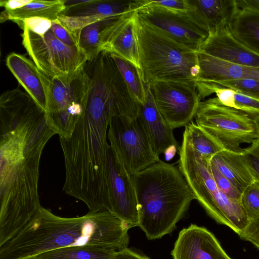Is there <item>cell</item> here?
I'll return each mask as SVG.
<instances>
[{"mask_svg":"<svg viewBox=\"0 0 259 259\" xmlns=\"http://www.w3.org/2000/svg\"><path fill=\"white\" fill-rule=\"evenodd\" d=\"M110 54L132 95L140 105L143 104L146 99V90L139 70L130 62Z\"/></svg>","mask_w":259,"mask_h":259,"instance_id":"obj_27","label":"cell"},{"mask_svg":"<svg viewBox=\"0 0 259 259\" xmlns=\"http://www.w3.org/2000/svg\"><path fill=\"white\" fill-rule=\"evenodd\" d=\"M58 20L74 37L83 27L103 18L125 14L138 8L137 0H65Z\"/></svg>","mask_w":259,"mask_h":259,"instance_id":"obj_13","label":"cell"},{"mask_svg":"<svg viewBox=\"0 0 259 259\" xmlns=\"http://www.w3.org/2000/svg\"><path fill=\"white\" fill-rule=\"evenodd\" d=\"M245 162L254 181L259 183V139L243 149Z\"/></svg>","mask_w":259,"mask_h":259,"instance_id":"obj_32","label":"cell"},{"mask_svg":"<svg viewBox=\"0 0 259 259\" xmlns=\"http://www.w3.org/2000/svg\"><path fill=\"white\" fill-rule=\"evenodd\" d=\"M22 43L37 67L47 75L63 79L72 77L87 61L78 47H70L59 40L50 29L39 35L25 26Z\"/></svg>","mask_w":259,"mask_h":259,"instance_id":"obj_8","label":"cell"},{"mask_svg":"<svg viewBox=\"0 0 259 259\" xmlns=\"http://www.w3.org/2000/svg\"><path fill=\"white\" fill-rule=\"evenodd\" d=\"M108 211L130 229L139 225L138 204L131 175L110 146L108 175Z\"/></svg>","mask_w":259,"mask_h":259,"instance_id":"obj_12","label":"cell"},{"mask_svg":"<svg viewBox=\"0 0 259 259\" xmlns=\"http://www.w3.org/2000/svg\"><path fill=\"white\" fill-rule=\"evenodd\" d=\"M146 99L140 105L139 117L148 134L156 154L165 153L171 148L179 149L173 129L166 123L159 111L149 85L145 84Z\"/></svg>","mask_w":259,"mask_h":259,"instance_id":"obj_16","label":"cell"},{"mask_svg":"<svg viewBox=\"0 0 259 259\" xmlns=\"http://www.w3.org/2000/svg\"><path fill=\"white\" fill-rule=\"evenodd\" d=\"M131 177L138 201V227L149 240L171 233L195 199L179 167L160 159Z\"/></svg>","mask_w":259,"mask_h":259,"instance_id":"obj_3","label":"cell"},{"mask_svg":"<svg viewBox=\"0 0 259 259\" xmlns=\"http://www.w3.org/2000/svg\"><path fill=\"white\" fill-rule=\"evenodd\" d=\"M213 165L241 193L254 182L245 162L243 152L223 150L210 160Z\"/></svg>","mask_w":259,"mask_h":259,"instance_id":"obj_21","label":"cell"},{"mask_svg":"<svg viewBox=\"0 0 259 259\" xmlns=\"http://www.w3.org/2000/svg\"><path fill=\"white\" fill-rule=\"evenodd\" d=\"M123 15L101 19L83 27L75 35L77 47L87 61L93 60L103 51L114 25Z\"/></svg>","mask_w":259,"mask_h":259,"instance_id":"obj_20","label":"cell"},{"mask_svg":"<svg viewBox=\"0 0 259 259\" xmlns=\"http://www.w3.org/2000/svg\"><path fill=\"white\" fill-rule=\"evenodd\" d=\"M198 51L232 64L259 68V55L237 40L228 27L210 33Z\"/></svg>","mask_w":259,"mask_h":259,"instance_id":"obj_15","label":"cell"},{"mask_svg":"<svg viewBox=\"0 0 259 259\" xmlns=\"http://www.w3.org/2000/svg\"><path fill=\"white\" fill-rule=\"evenodd\" d=\"M138 3L139 8L146 5H152L178 11H194L196 9L194 0H138Z\"/></svg>","mask_w":259,"mask_h":259,"instance_id":"obj_31","label":"cell"},{"mask_svg":"<svg viewBox=\"0 0 259 259\" xmlns=\"http://www.w3.org/2000/svg\"><path fill=\"white\" fill-rule=\"evenodd\" d=\"M17 24L21 28L23 26H25L34 33L39 35H44L50 29L52 21L44 18L32 17L25 19Z\"/></svg>","mask_w":259,"mask_h":259,"instance_id":"obj_34","label":"cell"},{"mask_svg":"<svg viewBox=\"0 0 259 259\" xmlns=\"http://www.w3.org/2000/svg\"><path fill=\"white\" fill-rule=\"evenodd\" d=\"M240 203L249 221L259 217V183L254 182L245 189Z\"/></svg>","mask_w":259,"mask_h":259,"instance_id":"obj_28","label":"cell"},{"mask_svg":"<svg viewBox=\"0 0 259 259\" xmlns=\"http://www.w3.org/2000/svg\"><path fill=\"white\" fill-rule=\"evenodd\" d=\"M255 120H256V123H257V126H258V132H259V116H253Z\"/></svg>","mask_w":259,"mask_h":259,"instance_id":"obj_40","label":"cell"},{"mask_svg":"<svg viewBox=\"0 0 259 259\" xmlns=\"http://www.w3.org/2000/svg\"><path fill=\"white\" fill-rule=\"evenodd\" d=\"M6 65L26 93L45 111L47 92L39 69L23 55L11 53L6 58Z\"/></svg>","mask_w":259,"mask_h":259,"instance_id":"obj_19","label":"cell"},{"mask_svg":"<svg viewBox=\"0 0 259 259\" xmlns=\"http://www.w3.org/2000/svg\"><path fill=\"white\" fill-rule=\"evenodd\" d=\"M228 27L237 40L259 55L258 12L239 9Z\"/></svg>","mask_w":259,"mask_h":259,"instance_id":"obj_22","label":"cell"},{"mask_svg":"<svg viewBox=\"0 0 259 259\" xmlns=\"http://www.w3.org/2000/svg\"><path fill=\"white\" fill-rule=\"evenodd\" d=\"M47 97V123L59 138H70L82 115L89 89V78L83 68L72 77H52L39 69Z\"/></svg>","mask_w":259,"mask_h":259,"instance_id":"obj_6","label":"cell"},{"mask_svg":"<svg viewBox=\"0 0 259 259\" xmlns=\"http://www.w3.org/2000/svg\"><path fill=\"white\" fill-rule=\"evenodd\" d=\"M128 230L108 210L64 218L41 206L18 234L0 246V259H27L49 250L88 246L119 250L127 247Z\"/></svg>","mask_w":259,"mask_h":259,"instance_id":"obj_2","label":"cell"},{"mask_svg":"<svg viewBox=\"0 0 259 259\" xmlns=\"http://www.w3.org/2000/svg\"><path fill=\"white\" fill-rule=\"evenodd\" d=\"M194 2L210 33L228 27L239 9L236 0H194Z\"/></svg>","mask_w":259,"mask_h":259,"instance_id":"obj_23","label":"cell"},{"mask_svg":"<svg viewBox=\"0 0 259 259\" xmlns=\"http://www.w3.org/2000/svg\"><path fill=\"white\" fill-rule=\"evenodd\" d=\"M259 248V217L250 220L245 229L239 235Z\"/></svg>","mask_w":259,"mask_h":259,"instance_id":"obj_36","label":"cell"},{"mask_svg":"<svg viewBox=\"0 0 259 259\" xmlns=\"http://www.w3.org/2000/svg\"><path fill=\"white\" fill-rule=\"evenodd\" d=\"M107 138L110 147L121 158L131 175L160 160L139 116L134 119L113 117L109 125Z\"/></svg>","mask_w":259,"mask_h":259,"instance_id":"obj_9","label":"cell"},{"mask_svg":"<svg viewBox=\"0 0 259 259\" xmlns=\"http://www.w3.org/2000/svg\"><path fill=\"white\" fill-rule=\"evenodd\" d=\"M171 254L173 259H232L212 233L195 224L180 232Z\"/></svg>","mask_w":259,"mask_h":259,"instance_id":"obj_14","label":"cell"},{"mask_svg":"<svg viewBox=\"0 0 259 259\" xmlns=\"http://www.w3.org/2000/svg\"><path fill=\"white\" fill-rule=\"evenodd\" d=\"M215 84L259 99V80L247 79H234L219 82Z\"/></svg>","mask_w":259,"mask_h":259,"instance_id":"obj_29","label":"cell"},{"mask_svg":"<svg viewBox=\"0 0 259 259\" xmlns=\"http://www.w3.org/2000/svg\"><path fill=\"white\" fill-rule=\"evenodd\" d=\"M239 9L246 8L259 12V0H236Z\"/></svg>","mask_w":259,"mask_h":259,"instance_id":"obj_39","label":"cell"},{"mask_svg":"<svg viewBox=\"0 0 259 259\" xmlns=\"http://www.w3.org/2000/svg\"><path fill=\"white\" fill-rule=\"evenodd\" d=\"M195 118L198 125L228 151L241 152L242 144H251L259 139L253 116L222 104L217 97L201 101Z\"/></svg>","mask_w":259,"mask_h":259,"instance_id":"obj_7","label":"cell"},{"mask_svg":"<svg viewBox=\"0 0 259 259\" xmlns=\"http://www.w3.org/2000/svg\"><path fill=\"white\" fill-rule=\"evenodd\" d=\"M213 179L219 190L234 201L240 202L242 193L213 165L210 163Z\"/></svg>","mask_w":259,"mask_h":259,"instance_id":"obj_30","label":"cell"},{"mask_svg":"<svg viewBox=\"0 0 259 259\" xmlns=\"http://www.w3.org/2000/svg\"><path fill=\"white\" fill-rule=\"evenodd\" d=\"M184 131L194 150L209 160L217 153L225 150L205 130L193 121L185 126Z\"/></svg>","mask_w":259,"mask_h":259,"instance_id":"obj_26","label":"cell"},{"mask_svg":"<svg viewBox=\"0 0 259 259\" xmlns=\"http://www.w3.org/2000/svg\"><path fill=\"white\" fill-rule=\"evenodd\" d=\"M30 1L31 0H1L0 6L6 10H15L23 7Z\"/></svg>","mask_w":259,"mask_h":259,"instance_id":"obj_38","label":"cell"},{"mask_svg":"<svg viewBox=\"0 0 259 259\" xmlns=\"http://www.w3.org/2000/svg\"><path fill=\"white\" fill-rule=\"evenodd\" d=\"M51 29L55 36L64 44L70 47H77L74 37L58 19L52 21Z\"/></svg>","mask_w":259,"mask_h":259,"instance_id":"obj_35","label":"cell"},{"mask_svg":"<svg viewBox=\"0 0 259 259\" xmlns=\"http://www.w3.org/2000/svg\"><path fill=\"white\" fill-rule=\"evenodd\" d=\"M235 102L238 109L253 116H259V99L236 92Z\"/></svg>","mask_w":259,"mask_h":259,"instance_id":"obj_33","label":"cell"},{"mask_svg":"<svg viewBox=\"0 0 259 259\" xmlns=\"http://www.w3.org/2000/svg\"><path fill=\"white\" fill-rule=\"evenodd\" d=\"M136 12L142 21L195 52L199 50L210 33L197 7L194 11H178L146 5Z\"/></svg>","mask_w":259,"mask_h":259,"instance_id":"obj_10","label":"cell"},{"mask_svg":"<svg viewBox=\"0 0 259 259\" xmlns=\"http://www.w3.org/2000/svg\"><path fill=\"white\" fill-rule=\"evenodd\" d=\"M116 251L98 246L67 247L47 251L27 259H108Z\"/></svg>","mask_w":259,"mask_h":259,"instance_id":"obj_25","label":"cell"},{"mask_svg":"<svg viewBox=\"0 0 259 259\" xmlns=\"http://www.w3.org/2000/svg\"><path fill=\"white\" fill-rule=\"evenodd\" d=\"M197 54L200 71L196 79V87L234 79L259 80L258 67L232 64L200 51Z\"/></svg>","mask_w":259,"mask_h":259,"instance_id":"obj_17","label":"cell"},{"mask_svg":"<svg viewBox=\"0 0 259 259\" xmlns=\"http://www.w3.org/2000/svg\"><path fill=\"white\" fill-rule=\"evenodd\" d=\"M136 10L121 16L114 25L103 51L114 54L134 65L140 72L136 35Z\"/></svg>","mask_w":259,"mask_h":259,"instance_id":"obj_18","label":"cell"},{"mask_svg":"<svg viewBox=\"0 0 259 259\" xmlns=\"http://www.w3.org/2000/svg\"><path fill=\"white\" fill-rule=\"evenodd\" d=\"M149 85L159 111L173 130L192 121L201 102L196 83L158 80Z\"/></svg>","mask_w":259,"mask_h":259,"instance_id":"obj_11","label":"cell"},{"mask_svg":"<svg viewBox=\"0 0 259 259\" xmlns=\"http://www.w3.org/2000/svg\"><path fill=\"white\" fill-rule=\"evenodd\" d=\"M108 259H150L148 256L131 249L123 248L116 251Z\"/></svg>","mask_w":259,"mask_h":259,"instance_id":"obj_37","label":"cell"},{"mask_svg":"<svg viewBox=\"0 0 259 259\" xmlns=\"http://www.w3.org/2000/svg\"><path fill=\"white\" fill-rule=\"evenodd\" d=\"M56 134L46 112L19 87L0 97V246L18 234L41 205L38 193L42 151Z\"/></svg>","mask_w":259,"mask_h":259,"instance_id":"obj_1","label":"cell"},{"mask_svg":"<svg viewBox=\"0 0 259 259\" xmlns=\"http://www.w3.org/2000/svg\"><path fill=\"white\" fill-rule=\"evenodd\" d=\"M65 0L31 1L15 10H5L1 14V22L10 20L18 23L25 19L32 17L44 18L54 21L65 9Z\"/></svg>","mask_w":259,"mask_h":259,"instance_id":"obj_24","label":"cell"},{"mask_svg":"<svg viewBox=\"0 0 259 259\" xmlns=\"http://www.w3.org/2000/svg\"><path fill=\"white\" fill-rule=\"evenodd\" d=\"M136 35L140 73L145 84L158 80L196 83L191 70L198 65L197 52L145 23L137 14Z\"/></svg>","mask_w":259,"mask_h":259,"instance_id":"obj_4","label":"cell"},{"mask_svg":"<svg viewBox=\"0 0 259 259\" xmlns=\"http://www.w3.org/2000/svg\"><path fill=\"white\" fill-rule=\"evenodd\" d=\"M179 154V168L195 199L218 223L240 235L249 222L241 203L219 190L211 174L210 160L194 150L185 131Z\"/></svg>","mask_w":259,"mask_h":259,"instance_id":"obj_5","label":"cell"}]
</instances>
